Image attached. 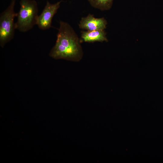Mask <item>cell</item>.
Here are the masks:
<instances>
[{"instance_id":"cell-6","label":"cell","mask_w":163,"mask_h":163,"mask_svg":"<svg viewBox=\"0 0 163 163\" xmlns=\"http://www.w3.org/2000/svg\"><path fill=\"white\" fill-rule=\"evenodd\" d=\"M81 38L82 41L88 43L108 41L104 30L82 31Z\"/></svg>"},{"instance_id":"cell-5","label":"cell","mask_w":163,"mask_h":163,"mask_svg":"<svg viewBox=\"0 0 163 163\" xmlns=\"http://www.w3.org/2000/svg\"><path fill=\"white\" fill-rule=\"evenodd\" d=\"M107 23L104 18H95L89 14L86 17H82L79 24L80 28L87 31L104 30Z\"/></svg>"},{"instance_id":"cell-2","label":"cell","mask_w":163,"mask_h":163,"mask_svg":"<svg viewBox=\"0 0 163 163\" xmlns=\"http://www.w3.org/2000/svg\"><path fill=\"white\" fill-rule=\"evenodd\" d=\"M20 8L15 23L16 29L21 32L31 29L36 24L38 17V8L34 0H20Z\"/></svg>"},{"instance_id":"cell-4","label":"cell","mask_w":163,"mask_h":163,"mask_svg":"<svg viewBox=\"0 0 163 163\" xmlns=\"http://www.w3.org/2000/svg\"><path fill=\"white\" fill-rule=\"evenodd\" d=\"M61 2V1L51 4L46 1L44 8L37 19V25L40 29L46 30L51 27L53 18L59 8Z\"/></svg>"},{"instance_id":"cell-3","label":"cell","mask_w":163,"mask_h":163,"mask_svg":"<svg viewBox=\"0 0 163 163\" xmlns=\"http://www.w3.org/2000/svg\"><path fill=\"white\" fill-rule=\"evenodd\" d=\"M15 0H11L7 8L0 15V44L3 47L14 37L16 29L14 19L18 13L14 11Z\"/></svg>"},{"instance_id":"cell-1","label":"cell","mask_w":163,"mask_h":163,"mask_svg":"<svg viewBox=\"0 0 163 163\" xmlns=\"http://www.w3.org/2000/svg\"><path fill=\"white\" fill-rule=\"evenodd\" d=\"M80 42L72 26L67 22L60 21L56 43L49 55L55 59L79 61L83 54Z\"/></svg>"},{"instance_id":"cell-7","label":"cell","mask_w":163,"mask_h":163,"mask_svg":"<svg viewBox=\"0 0 163 163\" xmlns=\"http://www.w3.org/2000/svg\"><path fill=\"white\" fill-rule=\"evenodd\" d=\"M92 7L101 11L110 9L112 5L113 0H88Z\"/></svg>"}]
</instances>
